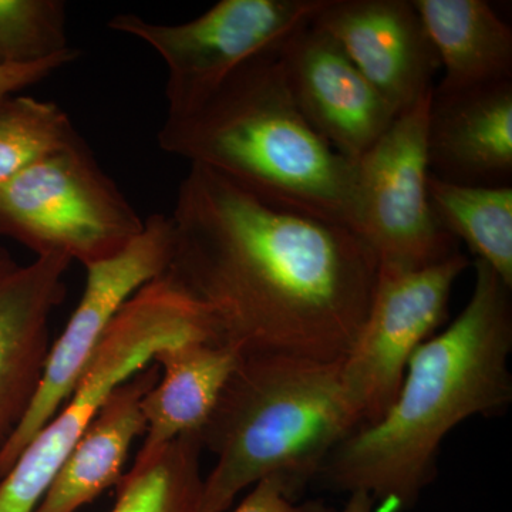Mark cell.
Segmentation results:
<instances>
[{
	"instance_id": "obj_1",
	"label": "cell",
	"mask_w": 512,
	"mask_h": 512,
	"mask_svg": "<svg viewBox=\"0 0 512 512\" xmlns=\"http://www.w3.org/2000/svg\"><path fill=\"white\" fill-rule=\"evenodd\" d=\"M164 275L245 356L342 362L365 325L379 262L345 225L282 210L191 165Z\"/></svg>"
},
{
	"instance_id": "obj_2",
	"label": "cell",
	"mask_w": 512,
	"mask_h": 512,
	"mask_svg": "<svg viewBox=\"0 0 512 512\" xmlns=\"http://www.w3.org/2000/svg\"><path fill=\"white\" fill-rule=\"evenodd\" d=\"M466 308L414 352L386 414L346 437L318 478L340 493L365 491L375 512L412 510L437 476L441 443L474 416L512 402L511 291L484 262Z\"/></svg>"
},
{
	"instance_id": "obj_3",
	"label": "cell",
	"mask_w": 512,
	"mask_h": 512,
	"mask_svg": "<svg viewBox=\"0 0 512 512\" xmlns=\"http://www.w3.org/2000/svg\"><path fill=\"white\" fill-rule=\"evenodd\" d=\"M281 47L242 64L191 113L167 116L158 144L266 204L353 231L355 163L303 117Z\"/></svg>"
},
{
	"instance_id": "obj_4",
	"label": "cell",
	"mask_w": 512,
	"mask_h": 512,
	"mask_svg": "<svg viewBox=\"0 0 512 512\" xmlns=\"http://www.w3.org/2000/svg\"><path fill=\"white\" fill-rule=\"evenodd\" d=\"M360 426L342 362L239 357L200 431L204 450L217 458L204 477L200 512L227 511L268 477L282 478L296 498Z\"/></svg>"
},
{
	"instance_id": "obj_5",
	"label": "cell",
	"mask_w": 512,
	"mask_h": 512,
	"mask_svg": "<svg viewBox=\"0 0 512 512\" xmlns=\"http://www.w3.org/2000/svg\"><path fill=\"white\" fill-rule=\"evenodd\" d=\"M212 342L201 309L161 275L131 296L110 323L62 409L0 481V512H33L56 471L111 393L153 363L165 346Z\"/></svg>"
},
{
	"instance_id": "obj_6",
	"label": "cell",
	"mask_w": 512,
	"mask_h": 512,
	"mask_svg": "<svg viewBox=\"0 0 512 512\" xmlns=\"http://www.w3.org/2000/svg\"><path fill=\"white\" fill-rule=\"evenodd\" d=\"M144 225L83 140L0 184V235L36 258L87 268L120 254Z\"/></svg>"
},
{
	"instance_id": "obj_7",
	"label": "cell",
	"mask_w": 512,
	"mask_h": 512,
	"mask_svg": "<svg viewBox=\"0 0 512 512\" xmlns=\"http://www.w3.org/2000/svg\"><path fill=\"white\" fill-rule=\"evenodd\" d=\"M325 0H221L190 22H151L123 13L109 28L141 40L167 64L168 114L200 107L254 57L284 45L315 18Z\"/></svg>"
},
{
	"instance_id": "obj_8",
	"label": "cell",
	"mask_w": 512,
	"mask_h": 512,
	"mask_svg": "<svg viewBox=\"0 0 512 512\" xmlns=\"http://www.w3.org/2000/svg\"><path fill=\"white\" fill-rule=\"evenodd\" d=\"M430 100L431 93L400 113L355 163L353 231L372 249L379 268H426L460 252L457 239L437 220L427 190Z\"/></svg>"
},
{
	"instance_id": "obj_9",
	"label": "cell",
	"mask_w": 512,
	"mask_h": 512,
	"mask_svg": "<svg viewBox=\"0 0 512 512\" xmlns=\"http://www.w3.org/2000/svg\"><path fill=\"white\" fill-rule=\"evenodd\" d=\"M468 265L457 252L426 268H379L365 325L342 360L343 386L362 426L382 419L396 400L410 359L447 318Z\"/></svg>"
},
{
	"instance_id": "obj_10",
	"label": "cell",
	"mask_w": 512,
	"mask_h": 512,
	"mask_svg": "<svg viewBox=\"0 0 512 512\" xmlns=\"http://www.w3.org/2000/svg\"><path fill=\"white\" fill-rule=\"evenodd\" d=\"M171 245L170 217L154 214L120 254L87 266L82 299L60 338L52 343L35 399L0 447V480L12 470L33 437L62 409L124 303L167 271Z\"/></svg>"
},
{
	"instance_id": "obj_11",
	"label": "cell",
	"mask_w": 512,
	"mask_h": 512,
	"mask_svg": "<svg viewBox=\"0 0 512 512\" xmlns=\"http://www.w3.org/2000/svg\"><path fill=\"white\" fill-rule=\"evenodd\" d=\"M281 53L303 117L336 153L356 163L389 130L396 111L312 22L289 37Z\"/></svg>"
},
{
	"instance_id": "obj_12",
	"label": "cell",
	"mask_w": 512,
	"mask_h": 512,
	"mask_svg": "<svg viewBox=\"0 0 512 512\" xmlns=\"http://www.w3.org/2000/svg\"><path fill=\"white\" fill-rule=\"evenodd\" d=\"M312 25L338 43L397 116L433 90L440 63L412 0H325Z\"/></svg>"
},
{
	"instance_id": "obj_13",
	"label": "cell",
	"mask_w": 512,
	"mask_h": 512,
	"mask_svg": "<svg viewBox=\"0 0 512 512\" xmlns=\"http://www.w3.org/2000/svg\"><path fill=\"white\" fill-rule=\"evenodd\" d=\"M70 264L59 256L20 264L0 247V447L42 382L52 348L50 318L66 296Z\"/></svg>"
},
{
	"instance_id": "obj_14",
	"label": "cell",
	"mask_w": 512,
	"mask_h": 512,
	"mask_svg": "<svg viewBox=\"0 0 512 512\" xmlns=\"http://www.w3.org/2000/svg\"><path fill=\"white\" fill-rule=\"evenodd\" d=\"M430 173L470 187L512 181V80L458 92H431L427 121Z\"/></svg>"
},
{
	"instance_id": "obj_15",
	"label": "cell",
	"mask_w": 512,
	"mask_h": 512,
	"mask_svg": "<svg viewBox=\"0 0 512 512\" xmlns=\"http://www.w3.org/2000/svg\"><path fill=\"white\" fill-rule=\"evenodd\" d=\"M153 362L160 369L156 386L141 403L146 431L131 473L150 467L178 437L200 433L239 362V355L208 340L165 346Z\"/></svg>"
},
{
	"instance_id": "obj_16",
	"label": "cell",
	"mask_w": 512,
	"mask_h": 512,
	"mask_svg": "<svg viewBox=\"0 0 512 512\" xmlns=\"http://www.w3.org/2000/svg\"><path fill=\"white\" fill-rule=\"evenodd\" d=\"M158 379L160 369L153 362L110 394L33 512H77L119 484L128 451L146 431L141 403Z\"/></svg>"
},
{
	"instance_id": "obj_17",
	"label": "cell",
	"mask_w": 512,
	"mask_h": 512,
	"mask_svg": "<svg viewBox=\"0 0 512 512\" xmlns=\"http://www.w3.org/2000/svg\"><path fill=\"white\" fill-rule=\"evenodd\" d=\"M444 77L458 92L512 80V30L485 0H412Z\"/></svg>"
},
{
	"instance_id": "obj_18",
	"label": "cell",
	"mask_w": 512,
	"mask_h": 512,
	"mask_svg": "<svg viewBox=\"0 0 512 512\" xmlns=\"http://www.w3.org/2000/svg\"><path fill=\"white\" fill-rule=\"evenodd\" d=\"M430 204L448 234L512 289V187H470L429 174Z\"/></svg>"
},
{
	"instance_id": "obj_19",
	"label": "cell",
	"mask_w": 512,
	"mask_h": 512,
	"mask_svg": "<svg viewBox=\"0 0 512 512\" xmlns=\"http://www.w3.org/2000/svg\"><path fill=\"white\" fill-rule=\"evenodd\" d=\"M202 451L200 433L178 437L150 467L123 474L110 512H200Z\"/></svg>"
},
{
	"instance_id": "obj_20",
	"label": "cell",
	"mask_w": 512,
	"mask_h": 512,
	"mask_svg": "<svg viewBox=\"0 0 512 512\" xmlns=\"http://www.w3.org/2000/svg\"><path fill=\"white\" fill-rule=\"evenodd\" d=\"M82 140L66 111L52 101L18 96L0 101V184Z\"/></svg>"
},
{
	"instance_id": "obj_21",
	"label": "cell",
	"mask_w": 512,
	"mask_h": 512,
	"mask_svg": "<svg viewBox=\"0 0 512 512\" xmlns=\"http://www.w3.org/2000/svg\"><path fill=\"white\" fill-rule=\"evenodd\" d=\"M72 49L62 0H0V66L39 63Z\"/></svg>"
},
{
	"instance_id": "obj_22",
	"label": "cell",
	"mask_w": 512,
	"mask_h": 512,
	"mask_svg": "<svg viewBox=\"0 0 512 512\" xmlns=\"http://www.w3.org/2000/svg\"><path fill=\"white\" fill-rule=\"evenodd\" d=\"M232 512H326L320 504H296L285 481L268 477L259 481L251 493Z\"/></svg>"
},
{
	"instance_id": "obj_23",
	"label": "cell",
	"mask_w": 512,
	"mask_h": 512,
	"mask_svg": "<svg viewBox=\"0 0 512 512\" xmlns=\"http://www.w3.org/2000/svg\"><path fill=\"white\" fill-rule=\"evenodd\" d=\"M80 50L72 49L63 55L43 62L23 64V66H0V101L15 96L20 90L40 83L56 70L79 59Z\"/></svg>"
},
{
	"instance_id": "obj_24",
	"label": "cell",
	"mask_w": 512,
	"mask_h": 512,
	"mask_svg": "<svg viewBox=\"0 0 512 512\" xmlns=\"http://www.w3.org/2000/svg\"><path fill=\"white\" fill-rule=\"evenodd\" d=\"M340 512H375V501L365 491H355Z\"/></svg>"
}]
</instances>
